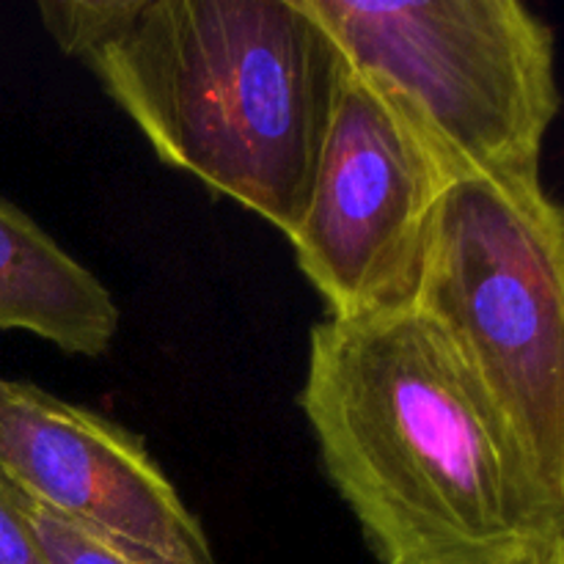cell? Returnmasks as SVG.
Instances as JSON below:
<instances>
[{
	"label": "cell",
	"mask_w": 564,
	"mask_h": 564,
	"mask_svg": "<svg viewBox=\"0 0 564 564\" xmlns=\"http://www.w3.org/2000/svg\"><path fill=\"white\" fill-rule=\"evenodd\" d=\"M512 564H564V545H560V549H554V551H549V554L529 556V560L512 562Z\"/></svg>",
	"instance_id": "cell-10"
},
{
	"label": "cell",
	"mask_w": 564,
	"mask_h": 564,
	"mask_svg": "<svg viewBox=\"0 0 564 564\" xmlns=\"http://www.w3.org/2000/svg\"><path fill=\"white\" fill-rule=\"evenodd\" d=\"M301 408L380 564H512L564 545V496L413 306L314 325Z\"/></svg>",
	"instance_id": "cell-1"
},
{
	"label": "cell",
	"mask_w": 564,
	"mask_h": 564,
	"mask_svg": "<svg viewBox=\"0 0 564 564\" xmlns=\"http://www.w3.org/2000/svg\"><path fill=\"white\" fill-rule=\"evenodd\" d=\"M0 564H50L31 523V501L0 474Z\"/></svg>",
	"instance_id": "cell-9"
},
{
	"label": "cell",
	"mask_w": 564,
	"mask_h": 564,
	"mask_svg": "<svg viewBox=\"0 0 564 564\" xmlns=\"http://www.w3.org/2000/svg\"><path fill=\"white\" fill-rule=\"evenodd\" d=\"M39 14L165 165L295 231L350 69L303 0H50Z\"/></svg>",
	"instance_id": "cell-2"
},
{
	"label": "cell",
	"mask_w": 564,
	"mask_h": 564,
	"mask_svg": "<svg viewBox=\"0 0 564 564\" xmlns=\"http://www.w3.org/2000/svg\"><path fill=\"white\" fill-rule=\"evenodd\" d=\"M119 323L108 286L31 215L0 198V330L97 358L113 345Z\"/></svg>",
	"instance_id": "cell-7"
},
{
	"label": "cell",
	"mask_w": 564,
	"mask_h": 564,
	"mask_svg": "<svg viewBox=\"0 0 564 564\" xmlns=\"http://www.w3.org/2000/svg\"><path fill=\"white\" fill-rule=\"evenodd\" d=\"M452 180L543 182L554 31L521 0H303Z\"/></svg>",
	"instance_id": "cell-3"
},
{
	"label": "cell",
	"mask_w": 564,
	"mask_h": 564,
	"mask_svg": "<svg viewBox=\"0 0 564 564\" xmlns=\"http://www.w3.org/2000/svg\"><path fill=\"white\" fill-rule=\"evenodd\" d=\"M413 308L449 339L564 496V213L543 182H452Z\"/></svg>",
	"instance_id": "cell-4"
},
{
	"label": "cell",
	"mask_w": 564,
	"mask_h": 564,
	"mask_svg": "<svg viewBox=\"0 0 564 564\" xmlns=\"http://www.w3.org/2000/svg\"><path fill=\"white\" fill-rule=\"evenodd\" d=\"M0 474L66 521L171 564H218L202 521L138 435L39 386L0 389Z\"/></svg>",
	"instance_id": "cell-6"
},
{
	"label": "cell",
	"mask_w": 564,
	"mask_h": 564,
	"mask_svg": "<svg viewBox=\"0 0 564 564\" xmlns=\"http://www.w3.org/2000/svg\"><path fill=\"white\" fill-rule=\"evenodd\" d=\"M3 383H6V380H3V378H0V389H3Z\"/></svg>",
	"instance_id": "cell-11"
},
{
	"label": "cell",
	"mask_w": 564,
	"mask_h": 564,
	"mask_svg": "<svg viewBox=\"0 0 564 564\" xmlns=\"http://www.w3.org/2000/svg\"><path fill=\"white\" fill-rule=\"evenodd\" d=\"M452 176L408 116L347 69L306 209L286 240L328 317L413 306Z\"/></svg>",
	"instance_id": "cell-5"
},
{
	"label": "cell",
	"mask_w": 564,
	"mask_h": 564,
	"mask_svg": "<svg viewBox=\"0 0 564 564\" xmlns=\"http://www.w3.org/2000/svg\"><path fill=\"white\" fill-rule=\"evenodd\" d=\"M31 523L50 564H171L152 551L53 516L31 501Z\"/></svg>",
	"instance_id": "cell-8"
}]
</instances>
